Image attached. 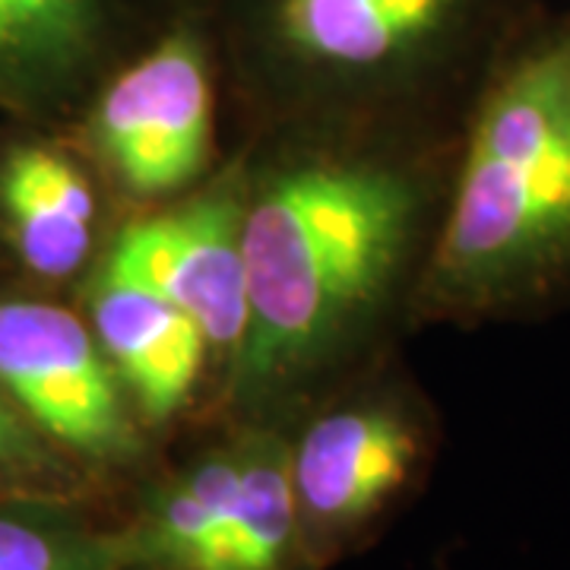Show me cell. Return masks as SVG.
<instances>
[{
	"mask_svg": "<svg viewBox=\"0 0 570 570\" xmlns=\"http://www.w3.org/2000/svg\"><path fill=\"white\" fill-rule=\"evenodd\" d=\"M428 288L460 314L527 311L570 288V20L491 63Z\"/></svg>",
	"mask_w": 570,
	"mask_h": 570,
	"instance_id": "6da1fadb",
	"label": "cell"
},
{
	"mask_svg": "<svg viewBox=\"0 0 570 570\" xmlns=\"http://www.w3.org/2000/svg\"><path fill=\"white\" fill-rule=\"evenodd\" d=\"M419 194L377 165L285 171L245 209L242 371L266 384L314 362L384 292L406 257Z\"/></svg>",
	"mask_w": 570,
	"mask_h": 570,
	"instance_id": "7a4b0ae2",
	"label": "cell"
},
{
	"mask_svg": "<svg viewBox=\"0 0 570 570\" xmlns=\"http://www.w3.org/2000/svg\"><path fill=\"white\" fill-rule=\"evenodd\" d=\"M501 13L504 0H254L269 51L336 80L453 61L485 41Z\"/></svg>",
	"mask_w": 570,
	"mask_h": 570,
	"instance_id": "3957f363",
	"label": "cell"
},
{
	"mask_svg": "<svg viewBox=\"0 0 570 570\" xmlns=\"http://www.w3.org/2000/svg\"><path fill=\"white\" fill-rule=\"evenodd\" d=\"M0 387L36 425L86 456H124L134 431L89 330L63 307L0 302Z\"/></svg>",
	"mask_w": 570,
	"mask_h": 570,
	"instance_id": "277c9868",
	"label": "cell"
},
{
	"mask_svg": "<svg viewBox=\"0 0 570 570\" xmlns=\"http://www.w3.org/2000/svg\"><path fill=\"white\" fill-rule=\"evenodd\" d=\"M209 102L204 45L181 29L105 89L96 130L124 181L140 194H165L204 168Z\"/></svg>",
	"mask_w": 570,
	"mask_h": 570,
	"instance_id": "5b68a950",
	"label": "cell"
},
{
	"mask_svg": "<svg viewBox=\"0 0 570 570\" xmlns=\"http://www.w3.org/2000/svg\"><path fill=\"white\" fill-rule=\"evenodd\" d=\"M245 209L209 194L178 213L127 225L108 264L137 276L200 326L206 343L242 352L247 333Z\"/></svg>",
	"mask_w": 570,
	"mask_h": 570,
	"instance_id": "8992f818",
	"label": "cell"
},
{
	"mask_svg": "<svg viewBox=\"0 0 570 570\" xmlns=\"http://www.w3.org/2000/svg\"><path fill=\"white\" fill-rule=\"evenodd\" d=\"M92 321L146 415L168 419L187 400L204 365L209 343L200 326L156 288L111 264H105L92 288Z\"/></svg>",
	"mask_w": 570,
	"mask_h": 570,
	"instance_id": "52a82bcc",
	"label": "cell"
},
{
	"mask_svg": "<svg viewBox=\"0 0 570 570\" xmlns=\"http://www.w3.org/2000/svg\"><path fill=\"white\" fill-rule=\"evenodd\" d=\"M415 434L381 409H343L307 428L292 460L302 508L321 523H348L406 482Z\"/></svg>",
	"mask_w": 570,
	"mask_h": 570,
	"instance_id": "ba28073f",
	"label": "cell"
},
{
	"mask_svg": "<svg viewBox=\"0 0 570 570\" xmlns=\"http://www.w3.org/2000/svg\"><path fill=\"white\" fill-rule=\"evenodd\" d=\"M0 200L36 273L67 276L82 264L96 200L73 165L45 149H17L0 175Z\"/></svg>",
	"mask_w": 570,
	"mask_h": 570,
	"instance_id": "9c48e42d",
	"label": "cell"
},
{
	"mask_svg": "<svg viewBox=\"0 0 570 570\" xmlns=\"http://www.w3.org/2000/svg\"><path fill=\"white\" fill-rule=\"evenodd\" d=\"M295 504L292 463L283 448L266 441L242 453L228 520L197 570H279L295 530Z\"/></svg>",
	"mask_w": 570,
	"mask_h": 570,
	"instance_id": "30bf717a",
	"label": "cell"
},
{
	"mask_svg": "<svg viewBox=\"0 0 570 570\" xmlns=\"http://www.w3.org/2000/svg\"><path fill=\"white\" fill-rule=\"evenodd\" d=\"M238 472L242 453H219L187 472L153 510L140 535H134L140 564H159L165 570L200 568L204 554L228 520Z\"/></svg>",
	"mask_w": 570,
	"mask_h": 570,
	"instance_id": "8fae6325",
	"label": "cell"
},
{
	"mask_svg": "<svg viewBox=\"0 0 570 570\" xmlns=\"http://www.w3.org/2000/svg\"><path fill=\"white\" fill-rule=\"evenodd\" d=\"M96 41V0H0V80L63 77Z\"/></svg>",
	"mask_w": 570,
	"mask_h": 570,
	"instance_id": "7c38bea8",
	"label": "cell"
},
{
	"mask_svg": "<svg viewBox=\"0 0 570 570\" xmlns=\"http://www.w3.org/2000/svg\"><path fill=\"white\" fill-rule=\"evenodd\" d=\"M134 535H108L63 510H0V570H134Z\"/></svg>",
	"mask_w": 570,
	"mask_h": 570,
	"instance_id": "4fadbf2b",
	"label": "cell"
},
{
	"mask_svg": "<svg viewBox=\"0 0 570 570\" xmlns=\"http://www.w3.org/2000/svg\"><path fill=\"white\" fill-rule=\"evenodd\" d=\"M45 466V450L39 448L36 434L22 422V415L7 400V390L0 387V472L3 475H29Z\"/></svg>",
	"mask_w": 570,
	"mask_h": 570,
	"instance_id": "5bb4252c",
	"label": "cell"
}]
</instances>
